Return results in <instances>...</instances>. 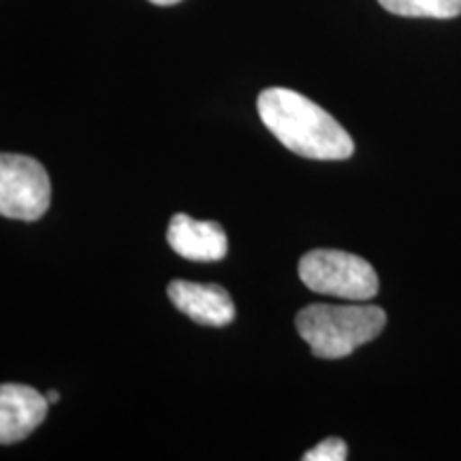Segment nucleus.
I'll use <instances>...</instances> for the list:
<instances>
[{
  "mask_svg": "<svg viewBox=\"0 0 461 461\" xmlns=\"http://www.w3.org/2000/svg\"><path fill=\"white\" fill-rule=\"evenodd\" d=\"M152 5H158V7H171V5L182 3V0H149Z\"/></svg>",
  "mask_w": 461,
  "mask_h": 461,
  "instance_id": "nucleus-10",
  "label": "nucleus"
},
{
  "mask_svg": "<svg viewBox=\"0 0 461 461\" xmlns=\"http://www.w3.org/2000/svg\"><path fill=\"white\" fill-rule=\"evenodd\" d=\"M346 457H348V447L339 438H327L303 455L305 461H344Z\"/></svg>",
  "mask_w": 461,
  "mask_h": 461,
  "instance_id": "nucleus-9",
  "label": "nucleus"
},
{
  "mask_svg": "<svg viewBox=\"0 0 461 461\" xmlns=\"http://www.w3.org/2000/svg\"><path fill=\"white\" fill-rule=\"evenodd\" d=\"M258 115L282 146L312 160H344L355 152L353 137L325 109L288 88L258 95Z\"/></svg>",
  "mask_w": 461,
  "mask_h": 461,
  "instance_id": "nucleus-1",
  "label": "nucleus"
},
{
  "mask_svg": "<svg viewBox=\"0 0 461 461\" xmlns=\"http://www.w3.org/2000/svg\"><path fill=\"white\" fill-rule=\"evenodd\" d=\"M295 325L316 357L342 359L378 338L387 314L378 305L312 303L297 314Z\"/></svg>",
  "mask_w": 461,
  "mask_h": 461,
  "instance_id": "nucleus-2",
  "label": "nucleus"
},
{
  "mask_svg": "<svg viewBox=\"0 0 461 461\" xmlns=\"http://www.w3.org/2000/svg\"><path fill=\"white\" fill-rule=\"evenodd\" d=\"M167 241L182 258L194 263L222 261L229 252L227 233L214 221H194L188 214H176L167 229Z\"/></svg>",
  "mask_w": 461,
  "mask_h": 461,
  "instance_id": "nucleus-7",
  "label": "nucleus"
},
{
  "mask_svg": "<svg viewBox=\"0 0 461 461\" xmlns=\"http://www.w3.org/2000/svg\"><path fill=\"white\" fill-rule=\"evenodd\" d=\"M51 184L45 167L22 154H0V216L39 221L50 210Z\"/></svg>",
  "mask_w": 461,
  "mask_h": 461,
  "instance_id": "nucleus-4",
  "label": "nucleus"
},
{
  "mask_svg": "<svg viewBox=\"0 0 461 461\" xmlns=\"http://www.w3.org/2000/svg\"><path fill=\"white\" fill-rule=\"evenodd\" d=\"M171 303L188 319L205 327H227L235 319V303L227 288L201 282L173 280L167 288Z\"/></svg>",
  "mask_w": 461,
  "mask_h": 461,
  "instance_id": "nucleus-6",
  "label": "nucleus"
},
{
  "mask_svg": "<svg viewBox=\"0 0 461 461\" xmlns=\"http://www.w3.org/2000/svg\"><path fill=\"white\" fill-rule=\"evenodd\" d=\"M45 397H48L50 403H56L58 400H60V393H58V391H50V393L45 395Z\"/></svg>",
  "mask_w": 461,
  "mask_h": 461,
  "instance_id": "nucleus-11",
  "label": "nucleus"
},
{
  "mask_svg": "<svg viewBox=\"0 0 461 461\" xmlns=\"http://www.w3.org/2000/svg\"><path fill=\"white\" fill-rule=\"evenodd\" d=\"M299 278L310 291L350 302H366L378 293V276L366 258L342 250H312L299 261Z\"/></svg>",
  "mask_w": 461,
  "mask_h": 461,
  "instance_id": "nucleus-3",
  "label": "nucleus"
},
{
  "mask_svg": "<svg viewBox=\"0 0 461 461\" xmlns=\"http://www.w3.org/2000/svg\"><path fill=\"white\" fill-rule=\"evenodd\" d=\"M48 403V397L28 384H0V445L31 436L45 420Z\"/></svg>",
  "mask_w": 461,
  "mask_h": 461,
  "instance_id": "nucleus-5",
  "label": "nucleus"
},
{
  "mask_svg": "<svg viewBox=\"0 0 461 461\" xmlns=\"http://www.w3.org/2000/svg\"><path fill=\"white\" fill-rule=\"evenodd\" d=\"M380 7L402 17H448L461 15V0H378Z\"/></svg>",
  "mask_w": 461,
  "mask_h": 461,
  "instance_id": "nucleus-8",
  "label": "nucleus"
}]
</instances>
